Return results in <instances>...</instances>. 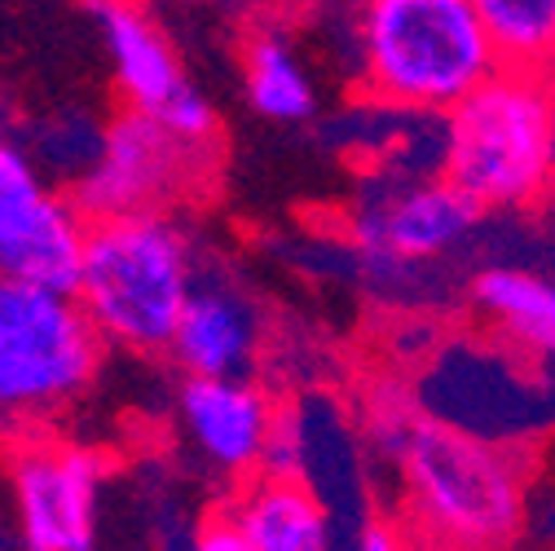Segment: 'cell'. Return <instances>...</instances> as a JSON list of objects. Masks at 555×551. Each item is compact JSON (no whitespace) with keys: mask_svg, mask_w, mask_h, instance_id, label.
<instances>
[{"mask_svg":"<svg viewBox=\"0 0 555 551\" xmlns=\"http://www.w3.org/2000/svg\"><path fill=\"white\" fill-rule=\"evenodd\" d=\"M164 124L172 128V132H181L185 142H194V146H212V132H217V111H212V102H207L194 85H185L164 111Z\"/></svg>","mask_w":555,"mask_h":551,"instance_id":"19","label":"cell"},{"mask_svg":"<svg viewBox=\"0 0 555 551\" xmlns=\"http://www.w3.org/2000/svg\"><path fill=\"white\" fill-rule=\"evenodd\" d=\"M106 467L93 450L31 441L14 454L10 503L18 542L31 551H89L102 525Z\"/></svg>","mask_w":555,"mask_h":551,"instance_id":"9","label":"cell"},{"mask_svg":"<svg viewBox=\"0 0 555 551\" xmlns=\"http://www.w3.org/2000/svg\"><path fill=\"white\" fill-rule=\"evenodd\" d=\"M424 415L494 437L520 441L533 428V388L525 371L507 358V349H485V344H446L428 354L420 380H414Z\"/></svg>","mask_w":555,"mask_h":551,"instance_id":"10","label":"cell"},{"mask_svg":"<svg viewBox=\"0 0 555 551\" xmlns=\"http://www.w3.org/2000/svg\"><path fill=\"white\" fill-rule=\"evenodd\" d=\"M441 172L485 213L533 208L555 185L551 76L499 72L441 115Z\"/></svg>","mask_w":555,"mask_h":551,"instance_id":"4","label":"cell"},{"mask_svg":"<svg viewBox=\"0 0 555 551\" xmlns=\"http://www.w3.org/2000/svg\"><path fill=\"white\" fill-rule=\"evenodd\" d=\"M485 208L472 203L446 172L437 177H384L371 181L353 208V239L366 260L433 265L459 252Z\"/></svg>","mask_w":555,"mask_h":551,"instance_id":"8","label":"cell"},{"mask_svg":"<svg viewBox=\"0 0 555 551\" xmlns=\"http://www.w3.org/2000/svg\"><path fill=\"white\" fill-rule=\"evenodd\" d=\"M102 344L76 292L0 273V433L62 415L93 384Z\"/></svg>","mask_w":555,"mask_h":551,"instance_id":"5","label":"cell"},{"mask_svg":"<svg viewBox=\"0 0 555 551\" xmlns=\"http://www.w3.org/2000/svg\"><path fill=\"white\" fill-rule=\"evenodd\" d=\"M278 410L251 375H190L177 393V428L217 476H260Z\"/></svg>","mask_w":555,"mask_h":551,"instance_id":"11","label":"cell"},{"mask_svg":"<svg viewBox=\"0 0 555 551\" xmlns=\"http://www.w3.org/2000/svg\"><path fill=\"white\" fill-rule=\"evenodd\" d=\"M194 547H203V551H247V538H243V529L234 525L230 512H217L194 534Z\"/></svg>","mask_w":555,"mask_h":551,"instance_id":"20","label":"cell"},{"mask_svg":"<svg viewBox=\"0 0 555 551\" xmlns=\"http://www.w3.org/2000/svg\"><path fill=\"white\" fill-rule=\"evenodd\" d=\"M247 102L269 124H305L318 115V89L305 57L283 36H260L247 49Z\"/></svg>","mask_w":555,"mask_h":551,"instance_id":"16","label":"cell"},{"mask_svg":"<svg viewBox=\"0 0 555 551\" xmlns=\"http://www.w3.org/2000/svg\"><path fill=\"white\" fill-rule=\"evenodd\" d=\"M203 151L207 146H194L181 132H172L159 111L128 106L106 124L102 151L89 164V172L72 181V198L89 221L168 208L194 181Z\"/></svg>","mask_w":555,"mask_h":551,"instance_id":"6","label":"cell"},{"mask_svg":"<svg viewBox=\"0 0 555 551\" xmlns=\"http://www.w3.org/2000/svg\"><path fill=\"white\" fill-rule=\"evenodd\" d=\"M247 538V551H322L335 542V521L326 503L300 476L260 472L225 508Z\"/></svg>","mask_w":555,"mask_h":551,"instance_id":"13","label":"cell"},{"mask_svg":"<svg viewBox=\"0 0 555 551\" xmlns=\"http://www.w3.org/2000/svg\"><path fill=\"white\" fill-rule=\"evenodd\" d=\"M98 27L111 53V72L128 106L164 111L190 80L181 76V62L168 44V36L128 0H102L98 5Z\"/></svg>","mask_w":555,"mask_h":551,"instance_id":"14","label":"cell"},{"mask_svg":"<svg viewBox=\"0 0 555 551\" xmlns=\"http://www.w3.org/2000/svg\"><path fill=\"white\" fill-rule=\"evenodd\" d=\"M392 463L420 542L507 547L529 529L533 472L512 441L424 415Z\"/></svg>","mask_w":555,"mask_h":551,"instance_id":"1","label":"cell"},{"mask_svg":"<svg viewBox=\"0 0 555 551\" xmlns=\"http://www.w3.org/2000/svg\"><path fill=\"white\" fill-rule=\"evenodd\" d=\"M353 44L366 93L410 115L454 111L503 66L472 0H362Z\"/></svg>","mask_w":555,"mask_h":551,"instance_id":"2","label":"cell"},{"mask_svg":"<svg viewBox=\"0 0 555 551\" xmlns=\"http://www.w3.org/2000/svg\"><path fill=\"white\" fill-rule=\"evenodd\" d=\"M89 221L49 190L44 168L0 132V273L76 292Z\"/></svg>","mask_w":555,"mask_h":551,"instance_id":"7","label":"cell"},{"mask_svg":"<svg viewBox=\"0 0 555 551\" xmlns=\"http://www.w3.org/2000/svg\"><path fill=\"white\" fill-rule=\"evenodd\" d=\"M264 344V318L247 287L217 269H198L190 305L168 354L185 375H251Z\"/></svg>","mask_w":555,"mask_h":551,"instance_id":"12","label":"cell"},{"mask_svg":"<svg viewBox=\"0 0 555 551\" xmlns=\"http://www.w3.org/2000/svg\"><path fill=\"white\" fill-rule=\"evenodd\" d=\"M467 296L512 349L555 358V279L525 265H485L472 273Z\"/></svg>","mask_w":555,"mask_h":551,"instance_id":"15","label":"cell"},{"mask_svg":"<svg viewBox=\"0 0 555 551\" xmlns=\"http://www.w3.org/2000/svg\"><path fill=\"white\" fill-rule=\"evenodd\" d=\"M102 132L106 128H93L85 119H62L53 132H44V142L36 146V159H40L44 172L80 181L89 172V164L98 159V151H102Z\"/></svg>","mask_w":555,"mask_h":551,"instance_id":"18","label":"cell"},{"mask_svg":"<svg viewBox=\"0 0 555 551\" xmlns=\"http://www.w3.org/2000/svg\"><path fill=\"white\" fill-rule=\"evenodd\" d=\"M503 66L555 76V0H472Z\"/></svg>","mask_w":555,"mask_h":551,"instance_id":"17","label":"cell"},{"mask_svg":"<svg viewBox=\"0 0 555 551\" xmlns=\"http://www.w3.org/2000/svg\"><path fill=\"white\" fill-rule=\"evenodd\" d=\"M194 283V239L177 217H168V208L89 221L76 300L115 349H168Z\"/></svg>","mask_w":555,"mask_h":551,"instance_id":"3","label":"cell"}]
</instances>
